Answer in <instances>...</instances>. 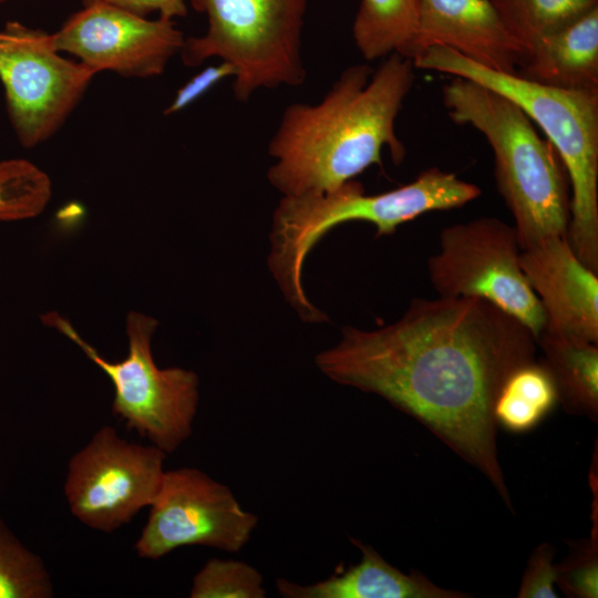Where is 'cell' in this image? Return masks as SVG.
I'll use <instances>...</instances> for the list:
<instances>
[{
	"label": "cell",
	"instance_id": "6da1fadb",
	"mask_svg": "<svg viewBox=\"0 0 598 598\" xmlns=\"http://www.w3.org/2000/svg\"><path fill=\"white\" fill-rule=\"evenodd\" d=\"M536 344L522 322L486 300L414 298L389 326L342 328L316 365L421 422L481 471L511 508L493 410L507 377L535 360Z\"/></svg>",
	"mask_w": 598,
	"mask_h": 598
},
{
	"label": "cell",
	"instance_id": "8fae6325",
	"mask_svg": "<svg viewBox=\"0 0 598 598\" xmlns=\"http://www.w3.org/2000/svg\"><path fill=\"white\" fill-rule=\"evenodd\" d=\"M135 550L157 560L182 546L239 551L258 524L230 488L195 467L165 471Z\"/></svg>",
	"mask_w": 598,
	"mask_h": 598
},
{
	"label": "cell",
	"instance_id": "cb8c5ba5",
	"mask_svg": "<svg viewBox=\"0 0 598 598\" xmlns=\"http://www.w3.org/2000/svg\"><path fill=\"white\" fill-rule=\"evenodd\" d=\"M555 548L543 543L532 553L523 575L517 597L556 598V565L553 563Z\"/></svg>",
	"mask_w": 598,
	"mask_h": 598
},
{
	"label": "cell",
	"instance_id": "9c48e42d",
	"mask_svg": "<svg viewBox=\"0 0 598 598\" xmlns=\"http://www.w3.org/2000/svg\"><path fill=\"white\" fill-rule=\"evenodd\" d=\"M59 52L52 33L18 21L0 31V80L13 131L23 147L50 138L97 74Z\"/></svg>",
	"mask_w": 598,
	"mask_h": 598
},
{
	"label": "cell",
	"instance_id": "ffe728a7",
	"mask_svg": "<svg viewBox=\"0 0 598 598\" xmlns=\"http://www.w3.org/2000/svg\"><path fill=\"white\" fill-rule=\"evenodd\" d=\"M526 55L542 38L598 6V0H489Z\"/></svg>",
	"mask_w": 598,
	"mask_h": 598
},
{
	"label": "cell",
	"instance_id": "9a60e30c",
	"mask_svg": "<svg viewBox=\"0 0 598 598\" xmlns=\"http://www.w3.org/2000/svg\"><path fill=\"white\" fill-rule=\"evenodd\" d=\"M361 560L340 574L301 585L279 577L276 588L286 598H464L468 594L442 588L419 571L404 574L371 546L351 539Z\"/></svg>",
	"mask_w": 598,
	"mask_h": 598
},
{
	"label": "cell",
	"instance_id": "52a82bcc",
	"mask_svg": "<svg viewBox=\"0 0 598 598\" xmlns=\"http://www.w3.org/2000/svg\"><path fill=\"white\" fill-rule=\"evenodd\" d=\"M41 320L80 347L110 378L115 390L112 412L128 430L166 454L175 452L192 435L199 380L190 370L156 365L151 350L156 319L141 312L128 313V352L114 362L102 357L61 315L49 312Z\"/></svg>",
	"mask_w": 598,
	"mask_h": 598
},
{
	"label": "cell",
	"instance_id": "603a6c76",
	"mask_svg": "<svg viewBox=\"0 0 598 598\" xmlns=\"http://www.w3.org/2000/svg\"><path fill=\"white\" fill-rule=\"evenodd\" d=\"M597 518L590 539L576 545L571 555L556 565V584L573 598L598 597V530Z\"/></svg>",
	"mask_w": 598,
	"mask_h": 598
},
{
	"label": "cell",
	"instance_id": "44dd1931",
	"mask_svg": "<svg viewBox=\"0 0 598 598\" xmlns=\"http://www.w3.org/2000/svg\"><path fill=\"white\" fill-rule=\"evenodd\" d=\"M53 585L42 559L0 519V598H49Z\"/></svg>",
	"mask_w": 598,
	"mask_h": 598
},
{
	"label": "cell",
	"instance_id": "3957f363",
	"mask_svg": "<svg viewBox=\"0 0 598 598\" xmlns=\"http://www.w3.org/2000/svg\"><path fill=\"white\" fill-rule=\"evenodd\" d=\"M481 193L455 174L430 167L413 182L375 195H367L362 184L351 179L326 193L283 196L274 213L270 270L302 320L324 321L326 315L303 291L301 270L311 248L330 229L348 221H367L374 225L375 237L392 235L422 214L464 206Z\"/></svg>",
	"mask_w": 598,
	"mask_h": 598
},
{
	"label": "cell",
	"instance_id": "7a4b0ae2",
	"mask_svg": "<svg viewBox=\"0 0 598 598\" xmlns=\"http://www.w3.org/2000/svg\"><path fill=\"white\" fill-rule=\"evenodd\" d=\"M414 69L411 59L391 53L375 71L361 63L346 68L317 104L288 105L268 144L275 158L269 183L283 196L330 192L371 165L382 167L384 146L401 164L405 147L395 120Z\"/></svg>",
	"mask_w": 598,
	"mask_h": 598
},
{
	"label": "cell",
	"instance_id": "2e32d148",
	"mask_svg": "<svg viewBox=\"0 0 598 598\" xmlns=\"http://www.w3.org/2000/svg\"><path fill=\"white\" fill-rule=\"evenodd\" d=\"M516 74L547 86L598 90V6L537 41Z\"/></svg>",
	"mask_w": 598,
	"mask_h": 598
},
{
	"label": "cell",
	"instance_id": "484cf974",
	"mask_svg": "<svg viewBox=\"0 0 598 598\" xmlns=\"http://www.w3.org/2000/svg\"><path fill=\"white\" fill-rule=\"evenodd\" d=\"M83 4L106 3L132 13L146 17L158 13V18L174 20L187 14L186 0H82Z\"/></svg>",
	"mask_w": 598,
	"mask_h": 598
},
{
	"label": "cell",
	"instance_id": "30bf717a",
	"mask_svg": "<svg viewBox=\"0 0 598 598\" xmlns=\"http://www.w3.org/2000/svg\"><path fill=\"white\" fill-rule=\"evenodd\" d=\"M166 453L100 427L68 464L64 495L72 515L92 529L112 533L154 501Z\"/></svg>",
	"mask_w": 598,
	"mask_h": 598
},
{
	"label": "cell",
	"instance_id": "d4e9b609",
	"mask_svg": "<svg viewBox=\"0 0 598 598\" xmlns=\"http://www.w3.org/2000/svg\"><path fill=\"white\" fill-rule=\"evenodd\" d=\"M235 75V66L224 60L216 65L203 69L177 90L164 114L171 115L186 109L224 79Z\"/></svg>",
	"mask_w": 598,
	"mask_h": 598
},
{
	"label": "cell",
	"instance_id": "5bb4252c",
	"mask_svg": "<svg viewBox=\"0 0 598 598\" xmlns=\"http://www.w3.org/2000/svg\"><path fill=\"white\" fill-rule=\"evenodd\" d=\"M444 45L487 69L516 74L526 58L489 0H421L412 61Z\"/></svg>",
	"mask_w": 598,
	"mask_h": 598
},
{
	"label": "cell",
	"instance_id": "8992f818",
	"mask_svg": "<svg viewBox=\"0 0 598 598\" xmlns=\"http://www.w3.org/2000/svg\"><path fill=\"white\" fill-rule=\"evenodd\" d=\"M309 0H192L207 29L185 39L187 66L219 58L236 69L233 91L247 102L262 89L299 86L307 76L302 32Z\"/></svg>",
	"mask_w": 598,
	"mask_h": 598
},
{
	"label": "cell",
	"instance_id": "7c38bea8",
	"mask_svg": "<svg viewBox=\"0 0 598 598\" xmlns=\"http://www.w3.org/2000/svg\"><path fill=\"white\" fill-rule=\"evenodd\" d=\"M52 38L60 52L76 56L96 73L128 78L162 74L185 42L172 20H151L99 2L73 13Z\"/></svg>",
	"mask_w": 598,
	"mask_h": 598
},
{
	"label": "cell",
	"instance_id": "e0dca14e",
	"mask_svg": "<svg viewBox=\"0 0 598 598\" xmlns=\"http://www.w3.org/2000/svg\"><path fill=\"white\" fill-rule=\"evenodd\" d=\"M542 362L549 371L566 412L597 421L598 343L580 342L542 333L537 338Z\"/></svg>",
	"mask_w": 598,
	"mask_h": 598
},
{
	"label": "cell",
	"instance_id": "4fadbf2b",
	"mask_svg": "<svg viewBox=\"0 0 598 598\" xmlns=\"http://www.w3.org/2000/svg\"><path fill=\"white\" fill-rule=\"evenodd\" d=\"M519 264L546 319L543 333L598 343V278L575 254L567 236L523 249Z\"/></svg>",
	"mask_w": 598,
	"mask_h": 598
},
{
	"label": "cell",
	"instance_id": "ac0fdd59",
	"mask_svg": "<svg viewBox=\"0 0 598 598\" xmlns=\"http://www.w3.org/2000/svg\"><path fill=\"white\" fill-rule=\"evenodd\" d=\"M420 1L361 0L352 24L353 42L360 54L367 61L391 53L411 59Z\"/></svg>",
	"mask_w": 598,
	"mask_h": 598
},
{
	"label": "cell",
	"instance_id": "4316f807",
	"mask_svg": "<svg viewBox=\"0 0 598 598\" xmlns=\"http://www.w3.org/2000/svg\"><path fill=\"white\" fill-rule=\"evenodd\" d=\"M7 1H9V0H0V4L3 3V2H7Z\"/></svg>",
	"mask_w": 598,
	"mask_h": 598
},
{
	"label": "cell",
	"instance_id": "5b68a950",
	"mask_svg": "<svg viewBox=\"0 0 598 598\" xmlns=\"http://www.w3.org/2000/svg\"><path fill=\"white\" fill-rule=\"evenodd\" d=\"M413 64L496 91L515 102L544 131L571 187L568 241L577 257L598 272V90L542 85L482 66L444 45L426 48Z\"/></svg>",
	"mask_w": 598,
	"mask_h": 598
},
{
	"label": "cell",
	"instance_id": "d6986e66",
	"mask_svg": "<svg viewBox=\"0 0 598 598\" xmlns=\"http://www.w3.org/2000/svg\"><path fill=\"white\" fill-rule=\"evenodd\" d=\"M554 380L536 360L516 368L503 383L495 404L497 426L512 433H526L536 427L557 405Z\"/></svg>",
	"mask_w": 598,
	"mask_h": 598
},
{
	"label": "cell",
	"instance_id": "277c9868",
	"mask_svg": "<svg viewBox=\"0 0 598 598\" xmlns=\"http://www.w3.org/2000/svg\"><path fill=\"white\" fill-rule=\"evenodd\" d=\"M442 100L454 123L472 126L489 144L496 186L522 250L567 236L571 198L565 167L530 117L508 97L463 78L443 86Z\"/></svg>",
	"mask_w": 598,
	"mask_h": 598
},
{
	"label": "cell",
	"instance_id": "7402d4cb",
	"mask_svg": "<svg viewBox=\"0 0 598 598\" xmlns=\"http://www.w3.org/2000/svg\"><path fill=\"white\" fill-rule=\"evenodd\" d=\"M189 597L264 598V577L247 563L213 558L195 575Z\"/></svg>",
	"mask_w": 598,
	"mask_h": 598
},
{
	"label": "cell",
	"instance_id": "ba28073f",
	"mask_svg": "<svg viewBox=\"0 0 598 598\" xmlns=\"http://www.w3.org/2000/svg\"><path fill=\"white\" fill-rule=\"evenodd\" d=\"M522 248L514 226L478 217L445 227L439 250L427 260L439 297L480 298L522 322L537 338L545 313L519 264Z\"/></svg>",
	"mask_w": 598,
	"mask_h": 598
}]
</instances>
